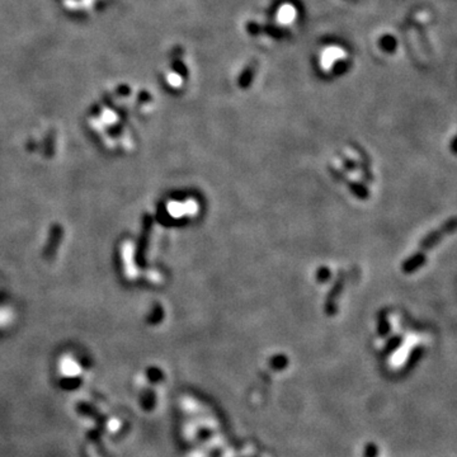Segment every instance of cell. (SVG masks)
Masks as SVG:
<instances>
[{"instance_id":"obj_1","label":"cell","mask_w":457,"mask_h":457,"mask_svg":"<svg viewBox=\"0 0 457 457\" xmlns=\"http://www.w3.org/2000/svg\"><path fill=\"white\" fill-rule=\"evenodd\" d=\"M253 74H254V69H253V65H250V66L245 70V72H243V75L240 77V85H242V87H247L250 83Z\"/></svg>"},{"instance_id":"obj_2","label":"cell","mask_w":457,"mask_h":457,"mask_svg":"<svg viewBox=\"0 0 457 457\" xmlns=\"http://www.w3.org/2000/svg\"><path fill=\"white\" fill-rule=\"evenodd\" d=\"M107 428L110 433H116V432L121 428V422H120L119 419H115V418L110 419V421L108 422Z\"/></svg>"},{"instance_id":"obj_3","label":"cell","mask_w":457,"mask_h":457,"mask_svg":"<svg viewBox=\"0 0 457 457\" xmlns=\"http://www.w3.org/2000/svg\"><path fill=\"white\" fill-rule=\"evenodd\" d=\"M88 453H89L90 457H100V454L95 451L94 447H89V448H88Z\"/></svg>"},{"instance_id":"obj_4","label":"cell","mask_w":457,"mask_h":457,"mask_svg":"<svg viewBox=\"0 0 457 457\" xmlns=\"http://www.w3.org/2000/svg\"><path fill=\"white\" fill-rule=\"evenodd\" d=\"M353 2H358V0H353Z\"/></svg>"}]
</instances>
